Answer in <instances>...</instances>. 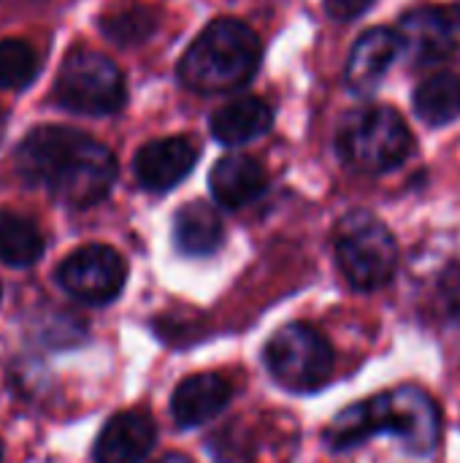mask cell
<instances>
[{"label": "cell", "mask_w": 460, "mask_h": 463, "mask_svg": "<svg viewBox=\"0 0 460 463\" xmlns=\"http://www.w3.org/2000/svg\"><path fill=\"white\" fill-rule=\"evenodd\" d=\"M14 168L24 184L41 187L73 209L100 203L117 182V157L111 149L65 125L30 130L14 152Z\"/></svg>", "instance_id": "obj_1"}, {"label": "cell", "mask_w": 460, "mask_h": 463, "mask_svg": "<svg viewBox=\"0 0 460 463\" xmlns=\"http://www.w3.org/2000/svg\"><path fill=\"white\" fill-rule=\"evenodd\" d=\"M377 434H393L409 453L428 456L442 439V412L423 388L399 385L339 412L325 431V445L344 453Z\"/></svg>", "instance_id": "obj_2"}, {"label": "cell", "mask_w": 460, "mask_h": 463, "mask_svg": "<svg viewBox=\"0 0 460 463\" xmlns=\"http://www.w3.org/2000/svg\"><path fill=\"white\" fill-rule=\"evenodd\" d=\"M260 38L241 19L209 22L179 60V79L192 92H233L244 87L260 65Z\"/></svg>", "instance_id": "obj_3"}, {"label": "cell", "mask_w": 460, "mask_h": 463, "mask_svg": "<svg viewBox=\"0 0 460 463\" xmlns=\"http://www.w3.org/2000/svg\"><path fill=\"white\" fill-rule=\"evenodd\" d=\"M415 138L404 117L390 106H361L336 130V152L361 174H388L409 160Z\"/></svg>", "instance_id": "obj_4"}, {"label": "cell", "mask_w": 460, "mask_h": 463, "mask_svg": "<svg viewBox=\"0 0 460 463\" xmlns=\"http://www.w3.org/2000/svg\"><path fill=\"white\" fill-rule=\"evenodd\" d=\"M333 252L342 277L361 293L385 288L399 269V244L390 228L369 212H352L339 222Z\"/></svg>", "instance_id": "obj_5"}, {"label": "cell", "mask_w": 460, "mask_h": 463, "mask_svg": "<svg viewBox=\"0 0 460 463\" xmlns=\"http://www.w3.org/2000/svg\"><path fill=\"white\" fill-rule=\"evenodd\" d=\"M125 76L117 62L84 46L65 54L54 79V100L76 114H114L125 106Z\"/></svg>", "instance_id": "obj_6"}, {"label": "cell", "mask_w": 460, "mask_h": 463, "mask_svg": "<svg viewBox=\"0 0 460 463\" xmlns=\"http://www.w3.org/2000/svg\"><path fill=\"white\" fill-rule=\"evenodd\" d=\"M263 358L271 377L293 393H314L325 388L333 374V347L306 323L279 328L268 339Z\"/></svg>", "instance_id": "obj_7"}, {"label": "cell", "mask_w": 460, "mask_h": 463, "mask_svg": "<svg viewBox=\"0 0 460 463\" xmlns=\"http://www.w3.org/2000/svg\"><path fill=\"white\" fill-rule=\"evenodd\" d=\"M125 279V258L106 244H84L73 250L57 269V282L62 290L89 307L111 304L122 293Z\"/></svg>", "instance_id": "obj_8"}, {"label": "cell", "mask_w": 460, "mask_h": 463, "mask_svg": "<svg viewBox=\"0 0 460 463\" xmlns=\"http://www.w3.org/2000/svg\"><path fill=\"white\" fill-rule=\"evenodd\" d=\"M455 27L458 19L450 8H412L401 16L396 30L401 41V54L415 68L447 62L458 52Z\"/></svg>", "instance_id": "obj_9"}, {"label": "cell", "mask_w": 460, "mask_h": 463, "mask_svg": "<svg viewBox=\"0 0 460 463\" xmlns=\"http://www.w3.org/2000/svg\"><path fill=\"white\" fill-rule=\"evenodd\" d=\"M198 163V146L184 136H165L144 144L133 160L136 179L149 193H168Z\"/></svg>", "instance_id": "obj_10"}, {"label": "cell", "mask_w": 460, "mask_h": 463, "mask_svg": "<svg viewBox=\"0 0 460 463\" xmlns=\"http://www.w3.org/2000/svg\"><path fill=\"white\" fill-rule=\"evenodd\" d=\"M157 439V429L144 410H125L100 429L92 458L95 463H144Z\"/></svg>", "instance_id": "obj_11"}, {"label": "cell", "mask_w": 460, "mask_h": 463, "mask_svg": "<svg viewBox=\"0 0 460 463\" xmlns=\"http://www.w3.org/2000/svg\"><path fill=\"white\" fill-rule=\"evenodd\" d=\"M401 54V41L399 33L390 27H371L366 30L347 60L344 81L355 95H369L380 87V81L388 76L390 65Z\"/></svg>", "instance_id": "obj_12"}, {"label": "cell", "mask_w": 460, "mask_h": 463, "mask_svg": "<svg viewBox=\"0 0 460 463\" xmlns=\"http://www.w3.org/2000/svg\"><path fill=\"white\" fill-rule=\"evenodd\" d=\"M233 399V385L214 374V372H203V374H190L187 380H182L171 396V415L174 423L179 429H198L209 420H214L220 412H225V407Z\"/></svg>", "instance_id": "obj_13"}, {"label": "cell", "mask_w": 460, "mask_h": 463, "mask_svg": "<svg viewBox=\"0 0 460 463\" xmlns=\"http://www.w3.org/2000/svg\"><path fill=\"white\" fill-rule=\"evenodd\" d=\"M266 184H268L266 168L252 155H241V152H230L220 157L209 174L211 195L222 209L249 206L266 193Z\"/></svg>", "instance_id": "obj_14"}, {"label": "cell", "mask_w": 460, "mask_h": 463, "mask_svg": "<svg viewBox=\"0 0 460 463\" xmlns=\"http://www.w3.org/2000/svg\"><path fill=\"white\" fill-rule=\"evenodd\" d=\"M274 125V111L263 98L244 95L211 114V136L225 146H241L263 133H268Z\"/></svg>", "instance_id": "obj_15"}, {"label": "cell", "mask_w": 460, "mask_h": 463, "mask_svg": "<svg viewBox=\"0 0 460 463\" xmlns=\"http://www.w3.org/2000/svg\"><path fill=\"white\" fill-rule=\"evenodd\" d=\"M225 236L220 212L206 201L184 203L174 217V241L182 255L203 258L220 250Z\"/></svg>", "instance_id": "obj_16"}, {"label": "cell", "mask_w": 460, "mask_h": 463, "mask_svg": "<svg viewBox=\"0 0 460 463\" xmlns=\"http://www.w3.org/2000/svg\"><path fill=\"white\" fill-rule=\"evenodd\" d=\"M43 255L41 228L22 214L0 212V263L11 269H30Z\"/></svg>", "instance_id": "obj_17"}, {"label": "cell", "mask_w": 460, "mask_h": 463, "mask_svg": "<svg viewBox=\"0 0 460 463\" xmlns=\"http://www.w3.org/2000/svg\"><path fill=\"white\" fill-rule=\"evenodd\" d=\"M415 114L431 125L442 128L460 117V76L434 73L415 90Z\"/></svg>", "instance_id": "obj_18"}, {"label": "cell", "mask_w": 460, "mask_h": 463, "mask_svg": "<svg viewBox=\"0 0 460 463\" xmlns=\"http://www.w3.org/2000/svg\"><path fill=\"white\" fill-rule=\"evenodd\" d=\"M157 27V14L149 5L130 3L122 8H114L100 16V33L114 41L117 46H136L144 43Z\"/></svg>", "instance_id": "obj_19"}, {"label": "cell", "mask_w": 460, "mask_h": 463, "mask_svg": "<svg viewBox=\"0 0 460 463\" xmlns=\"http://www.w3.org/2000/svg\"><path fill=\"white\" fill-rule=\"evenodd\" d=\"M41 71L38 52L22 38L0 41V87L3 90H24Z\"/></svg>", "instance_id": "obj_20"}, {"label": "cell", "mask_w": 460, "mask_h": 463, "mask_svg": "<svg viewBox=\"0 0 460 463\" xmlns=\"http://www.w3.org/2000/svg\"><path fill=\"white\" fill-rule=\"evenodd\" d=\"M377 0H325V11L339 19V22H350L358 19L361 14H366Z\"/></svg>", "instance_id": "obj_21"}, {"label": "cell", "mask_w": 460, "mask_h": 463, "mask_svg": "<svg viewBox=\"0 0 460 463\" xmlns=\"http://www.w3.org/2000/svg\"><path fill=\"white\" fill-rule=\"evenodd\" d=\"M155 463H192L187 456H182V453H165L163 458H157Z\"/></svg>", "instance_id": "obj_22"}, {"label": "cell", "mask_w": 460, "mask_h": 463, "mask_svg": "<svg viewBox=\"0 0 460 463\" xmlns=\"http://www.w3.org/2000/svg\"><path fill=\"white\" fill-rule=\"evenodd\" d=\"M3 130H5V114L0 111V138H3Z\"/></svg>", "instance_id": "obj_23"}, {"label": "cell", "mask_w": 460, "mask_h": 463, "mask_svg": "<svg viewBox=\"0 0 460 463\" xmlns=\"http://www.w3.org/2000/svg\"><path fill=\"white\" fill-rule=\"evenodd\" d=\"M0 463H3V445H0Z\"/></svg>", "instance_id": "obj_24"}, {"label": "cell", "mask_w": 460, "mask_h": 463, "mask_svg": "<svg viewBox=\"0 0 460 463\" xmlns=\"http://www.w3.org/2000/svg\"><path fill=\"white\" fill-rule=\"evenodd\" d=\"M0 298H3V290H0Z\"/></svg>", "instance_id": "obj_25"}]
</instances>
